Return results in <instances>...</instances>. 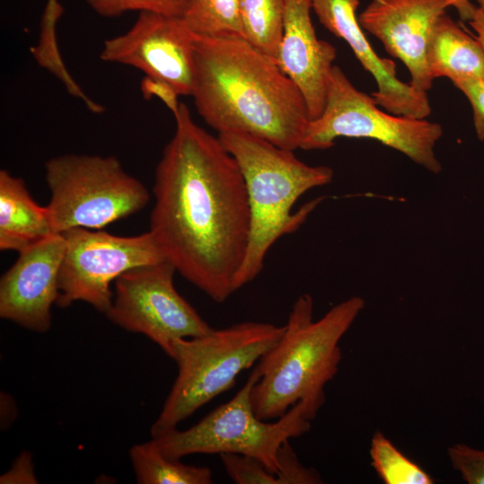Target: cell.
Listing matches in <instances>:
<instances>
[{
  "instance_id": "1",
  "label": "cell",
  "mask_w": 484,
  "mask_h": 484,
  "mask_svg": "<svg viewBox=\"0 0 484 484\" xmlns=\"http://www.w3.org/2000/svg\"><path fill=\"white\" fill-rule=\"evenodd\" d=\"M158 162L150 231L186 280L215 302L227 300L244 262L250 208L240 169L218 136L181 103Z\"/></svg>"
},
{
  "instance_id": "2",
  "label": "cell",
  "mask_w": 484,
  "mask_h": 484,
  "mask_svg": "<svg viewBox=\"0 0 484 484\" xmlns=\"http://www.w3.org/2000/svg\"><path fill=\"white\" fill-rule=\"evenodd\" d=\"M191 96L218 134L242 132L300 149L311 120L305 99L276 60L238 36L195 35Z\"/></svg>"
},
{
  "instance_id": "3",
  "label": "cell",
  "mask_w": 484,
  "mask_h": 484,
  "mask_svg": "<svg viewBox=\"0 0 484 484\" xmlns=\"http://www.w3.org/2000/svg\"><path fill=\"white\" fill-rule=\"evenodd\" d=\"M365 307L350 297L314 320V301L303 293L294 301L280 340L260 359V376L251 391L255 415L276 419L298 402L317 412L325 402L324 387L337 375L340 341Z\"/></svg>"
},
{
  "instance_id": "4",
  "label": "cell",
  "mask_w": 484,
  "mask_h": 484,
  "mask_svg": "<svg viewBox=\"0 0 484 484\" xmlns=\"http://www.w3.org/2000/svg\"><path fill=\"white\" fill-rule=\"evenodd\" d=\"M218 137L240 169L250 208V236L235 280L237 291L261 273L274 243L297 231L324 199L315 198L292 212L298 198L329 184L333 171L327 166L307 165L294 151L246 133L226 132Z\"/></svg>"
},
{
  "instance_id": "5",
  "label": "cell",
  "mask_w": 484,
  "mask_h": 484,
  "mask_svg": "<svg viewBox=\"0 0 484 484\" xmlns=\"http://www.w3.org/2000/svg\"><path fill=\"white\" fill-rule=\"evenodd\" d=\"M285 326L247 321L194 338L176 340L169 354L177 376L160 413L151 428L162 435L215 397L232 388L238 376L251 367L280 340Z\"/></svg>"
},
{
  "instance_id": "6",
  "label": "cell",
  "mask_w": 484,
  "mask_h": 484,
  "mask_svg": "<svg viewBox=\"0 0 484 484\" xmlns=\"http://www.w3.org/2000/svg\"><path fill=\"white\" fill-rule=\"evenodd\" d=\"M259 376L255 367L229 402L191 428H174L151 440L168 458L180 460L194 454H238L260 460L275 474L281 445L308 432L318 412L306 402H298L275 422L259 419L251 402V391Z\"/></svg>"
},
{
  "instance_id": "7",
  "label": "cell",
  "mask_w": 484,
  "mask_h": 484,
  "mask_svg": "<svg viewBox=\"0 0 484 484\" xmlns=\"http://www.w3.org/2000/svg\"><path fill=\"white\" fill-rule=\"evenodd\" d=\"M46 206L56 234L99 229L143 209L151 195L114 156L63 154L45 164Z\"/></svg>"
},
{
  "instance_id": "8",
  "label": "cell",
  "mask_w": 484,
  "mask_h": 484,
  "mask_svg": "<svg viewBox=\"0 0 484 484\" xmlns=\"http://www.w3.org/2000/svg\"><path fill=\"white\" fill-rule=\"evenodd\" d=\"M372 96L358 90L338 66L333 65L321 115L310 120L300 149L324 150L339 137L367 138L394 149L427 170L437 174L442 165L435 147L442 126L427 118L418 119L385 112Z\"/></svg>"
},
{
  "instance_id": "9",
  "label": "cell",
  "mask_w": 484,
  "mask_h": 484,
  "mask_svg": "<svg viewBox=\"0 0 484 484\" xmlns=\"http://www.w3.org/2000/svg\"><path fill=\"white\" fill-rule=\"evenodd\" d=\"M62 235L65 248L56 303L62 308L82 301L106 314L113 298L112 281L133 268L167 260L150 230L120 237L74 228Z\"/></svg>"
},
{
  "instance_id": "10",
  "label": "cell",
  "mask_w": 484,
  "mask_h": 484,
  "mask_svg": "<svg viewBox=\"0 0 484 484\" xmlns=\"http://www.w3.org/2000/svg\"><path fill=\"white\" fill-rule=\"evenodd\" d=\"M175 266L168 260L133 268L115 281L106 316L117 326L141 333L167 355L178 339L212 329L174 286Z\"/></svg>"
},
{
  "instance_id": "11",
  "label": "cell",
  "mask_w": 484,
  "mask_h": 484,
  "mask_svg": "<svg viewBox=\"0 0 484 484\" xmlns=\"http://www.w3.org/2000/svg\"><path fill=\"white\" fill-rule=\"evenodd\" d=\"M194 34L182 18L139 13L125 33L104 41V62L133 66L163 81L181 96L192 94L194 81Z\"/></svg>"
},
{
  "instance_id": "12",
  "label": "cell",
  "mask_w": 484,
  "mask_h": 484,
  "mask_svg": "<svg viewBox=\"0 0 484 484\" xmlns=\"http://www.w3.org/2000/svg\"><path fill=\"white\" fill-rule=\"evenodd\" d=\"M65 240L52 234L18 252L0 279V317L37 333L51 326Z\"/></svg>"
},
{
  "instance_id": "13",
  "label": "cell",
  "mask_w": 484,
  "mask_h": 484,
  "mask_svg": "<svg viewBox=\"0 0 484 484\" xmlns=\"http://www.w3.org/2000/svg\"><path fill=\"white\" fill-rule=\"evenodd\" d=\"M453 0H372L358 16L362 29L378 39L411 75V85L428 92L433 84L428 48L438 19Z\"/></svg>"
},
{
  "instance_id": "14",
  "label": "cell",
  "mask_w": 484,
  "mask_h": 484,
  "mask_svg": "<svg viewBox=\"0 0 484 484\" xmlns=\"http://www.w3.org/2000/svg\"><path fill=\"white\" fill-rule=\"evenodd\" d=\"M319 22L343 39L363 68L375 79L377 90L371 96L377 105L397 116L424 119L431 113L428 92L397 78L394 61L380 57L359 22V0H310Z\"/></svg>"
},
{
  "instance_id": "15",
  "label": "cell",
  "mask_w": 484,
  "mask_h": 484,
  "mask_svg": "<svg viewBox=\"0 0 484 484\" xmlns=\"http://www.w3.org/2000/svg\"><path fill=\"white\" fill-rule=\"evenodd\" d=\"M311 10L310 0H284L276 62L301 91L313 120L324 108L337 51L331 43L317 38Z\"/></svg>"
},
{
  "instance_id": "16",
  "label": "cell",
  "mask_w": 484,
  "mask_h": 484,
  "mask_svg": "<svg viewBox=\"0 0 484 484\" xmlns=\"http://www.w3.org/2000/svg\"><path fill=\"white\" fill-rule=\"evenodd\" d=\"M56 234L47 207L30 196L22 178L0 171V249L20 252Z\"/></svg>"
},
{
  "instance_id": "17",
  "label": "cell",
  "mask_w": 484,
  "mask_h": 484,
  "mask_svg": "<svg viewBox=\"0 0 484 484\" xmlns=\"http://www.w3.org/2000/svg\"><path fill=\"white\" fill-rule=\"evenodd\" d=\"M428 67L433 80L446 77L484 79V48L449 15L436 23L428 48Z\"/></svg>"
},
{
  "instance_id": "18",
  "label": "cell",
  "mask_w": 484,
  "mask_h": 484,
  "mask_svg": "<svg viewBox=\"0 0 484 484\" xmlns=\"http://www.w3.org/2000/svg\"><path fill=\"white\" fill-rule=\"evenodd\" d=\"M129 456L139 484H211V469L185 464L163 455L154 442L134 445Z\"/></svg>"
},
{
  "instance_id": "19",
  "label": "cell",
  "mask_w": 484,
  "mask_h": 484,
  "mask_svg": "<svg viewBox=\"0 0 484 484\" xmlns=\"http://www.w3.org/2000/svg\"><path fill=\"white\" fill-rule=\"evenodd\" d=\"M244 39L276 60L282 34L284 0H239Z\"/></svg>"
},
{
  "instance_id": "20",
  "label": "cell",
  "mask_w": 484,
  "mask_h": 484,
  "mask_svg": "<svg viewBox=\"0 0 484 484\" xmlns=\"http://www.w3.org/2000/svg\"><path fill=\"white\" fill-rule=\"evenodd\" d=\"M182 19L199 37L244 38L239 0H187Z\"/></svg>"
},
{
  "instance_id": "21",
  "label": "cell",
  "mask_w": 484,
  "mask_h": 484,
  "mask_svg": "<svg viewBox=\"0 0 484 484\" xmlns=\"http://www.w3.org/2000/svg\"><path fill=\"white\" fill-rule=\"evenodd\" d=\"M371 464L385 484H432L434 480L419 465L404 455L381 431L370 444Z\"/></svg>"
},
{
  "instance_id": "22",
  "label": "cell",
  "mask_w": 484,
  "mask_h": 484,
  "mask_svg": "<svg viewBox=\"0 0 484 484\" xmlns=\"http://www.w3.org/2000/svg\"><path fill=\"white\" fill-rule=\"evenodd\" d=\"M99 15L114 18L130 11L182 18L187 0H85Z\"/></svg>"
},
{
  "instance_id": "23",
  "label": "cell",
  "mask_w": 484,
  "mask_h": 484,
  "mask_svg": "<svg viewBox=\"0 0 484 484\" xmlns=\"http://www.w3.org/2000/svg\"><path fill=\"white\" fill-rule=\"evenodd\" d=\"M219 455L226 473L237 484H277L275 474L256 458L227 453Z\"/></svg>"
},
{
  "instance_id": "24",
  "label": "cell",
  "mask_w": 484,
  "mask_h": 484,
  "mask_svg": "<svg viewBox=\"0 0 484 484\" xmlns=\"http://www.w3.org/2000/svg\"><path fill=\"white\" fill-rule=\"evenodd\" d=\"M277 484H320L324 483L320 473L313 467L304 465L298 459L290 440L285 441L277 454Z\"/></svg>"
},
{
  "instance_id": "25",
  "label": "cell",
  "mask_w": 484,
  "mask_h": 484,
  "mask_svg": "<svg viewBox=\"0 0 484 484\" xmlns=\"http://www.w3.org/2000/svg\"><path fill=\"white\" fill-rule=\"evenodd\" d=\"M447 455L452 467L468 484H484V449L465 444L448 447Z\"/></svg>"
},
{
  "instance_id": "26",
  "label": "cell",
  "mask_w": 484,
  "mask_h": 484,
  "mask_svg": "<svg viewBox=\"0 0 484 484\" xmlns=\"http://www.w3.org/2000/svg\"><path fill=\"white\" fill-rule=\"evenodd\" d=\"M468 99L472 108L477 137L484 140V79L461 78L452 82Z\"/></svg>"
},
{
  "instance_id": "27",
  "label": "cell",
  "mask_w": 484,
  "mask_h": 484,
  "mask_svg": "<svg viewBox=\"0 0 484 484\" xmlns=\"http://www.w3.org/2000/svg\"><path fill=\"white\" fill-rule=\"evenodd\" d=\"M140 91L145 99H150L151 97L160 99L174 115L180 107L177 91L169 83L145 76L140 82Z\"/></svg>"
},
{
  "instance_id": "28",
  "label": "cell",
  "mask_w": 484,
  "mask_h": 484,
  "mask_svg": "<svg viewBox=\"0 0 484 484\" xmlns=\"http://www.w3.org/2000/svg\"><path fill=\"white\" fill-rule=\"evenodd\" d=\"M31 454L22 453L15 460L10 471L3 474L0 483H37Z\"/></svg>"
},
{
  "instance_id": "29",
  "label": "cell",
  "mask_w": 484,
  "mask_h": 484,
  "mask_svg": "<svg viewBox=\"0 0 484 484\" xmlns=\"http://www.w3.org/2000/svg\"><path fill=\"white\" fill-rule=\"evenodd\" d=\"M475 31V37L484 48V9L476 6L471 19L468 22Z\"/></svg>"
},
{
  "instance_id": "30",
  "label": "cell",
  "mask_w": 484,
  "mask_h": 484,
  "mask_svg": "<svg viewBox=\"0 0 484 484\" xmlns=\"http://www.w3.org/2000/svg\"><path fill=\"white\" fill-rule=\"evenodd\" d=\"M453 7L456 10L460 18L462 21L469 22L472 17L476 5H474L471 0H453Z\"/></svg>"
},
{
  "instance_id": "31",
  "label": "cell",
  "mask_w": 484,
  "mask_h": 484,
  "mask_svg": "<svg viewBox=\"0 0 484 484\" xmlns=\"http://www.w3.org/2000/svg\"><path fill=\"white\" fill-rule=\"evenodd\" d=\"M479 6L481 7L482 9H484V0H475Z\"/></svg>"
}]
</instances>
